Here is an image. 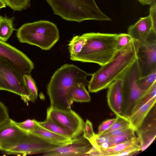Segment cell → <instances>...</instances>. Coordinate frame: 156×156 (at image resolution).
<instances>
[{
  "label": "cell",
  "instance_id": "1",
  "mask_svg": "<svg viewBox=\"0 0 156 156\" xmlns=\"http://www.w3.org/2000/svg\"><path fill=\"white\" fill-rule=\"evenodd\" d=\"M92 75L73 65L67 64L62 66L53 74L47 86L50 107L64 110L71 109L73 102L68 97L69 90L78 84L88 86L87 77Z\"/></svg>",
  "mask_w": 156,
  "mask_h": 156
},
{
  "label": "cell",
  "instance_id": "2",
  "mask_svg": "<svg viewBox=\"0 0 156 156\" xmlns=\"http://www.w3.org/2000/svg\"><path fill=\"white\" fill-rule=\"evenodd\" d=\"M139 44V41L133 39L117 51L110 61L92 74L88 85L89 92L96 93L107 88L113 81L119 79L136 60Z\"/></svg>",
  "mask_w": 156,
  "mask_h": 156
},
{
  "label": "cell",
  "instance_id": "3",
  "mask_svg": "<svg viewBox=\"0 0 156 156\" xmlns=\"http://www.w3.org/2000/svg\"><path fill=\"white\" fill-rule=\"evenodd\" d=\"M86 42L81 51L71 60L102 66L110 61L117 51V34L89 33L84 34Z\"/></svg>",
  "mask_w": 156,
  "mask_h": 156
},
{
  "label": "cell",
  "instance_id": "4",
  "mask_svg": "<svg viewBox=\"0 0 156 156\" xmlns=\"http://www.w3.org/2000/svg\"><path fill=\"white\" fill-rule=\"evenodd\" d=\"M54 13L67 21L80 22L94 20L110 21L94 0H46Z\"/></svg>",
  "mask_w": 156,
  "mask_h": 156
},
{
  "label": "cell",
  "instance_id": "5",
  "mask_svg": "<svg viewBox=\"0 0 156 156\" xmlns=\"http://www.w3.org/2000/svg\"><path fill=\"white\" fill-rule=\"evenodd\" d=\"M16 36L20 42L45 50H50L59 38L58 30L55 24L41 20L23 24L17 30Z\"/></svg>",
  "mask_w": 156,
  "mask_h": 156
},
{
  "label": "cell",
  "instance_id": "6",
  "mask_svg": "<svg viewBox=\"0 0 156 156\" xmlns=\"http://www.w3.org/2000/svg\"><path fill=\"white\" fill-rule=\"evenodd\" d=\"M140 77L139 69L136 59L119 79L123 82V99L122 114L129 117L139 99L147 90L141 89L137 84Z\"/></svg>",
  "mask_w": 156,
  "mask_h": 156
},
{
  "label": "cell",
  "instance_id": "7",
  "mask_svg": "<svg viewBox=\"0 0 156 156\" xmlns=\"http://www.w3.org/2000/svg\"><path fill=\"white\" fill-rule=\"evenodd\" d=\"M23 75L0 57V90L8 91L20 96L28 105L30 98L24 84Z\"/></svg>",
  "mask_w": 156,
  "mask_h": 156
},
{
  "label": "cell",
  "instance_id": "8",
  "mask_svg": "<svg viewBox=\"0 0 156 156\" xmlns=\"http://www.w3.org/2000/svg\"><path fill=\"white\" fill-rule=\"evenodd\" d=\"M136 59L140 77L156 71V32L153 30L146 40L139 42Z\"/></svg>",
  "mask_w": 156,
  "mask_h": 156
},
{
  "label": "cell",
  "instance_id": "9",
  "mask_svg": "<svg viewBox=\"0 0 156 156\" xmlns=\"http://www.w3.org/2000/svg\"><path fill=\"white\" fill-rule=\"evenodd\" d=\"M63 145L54 144L29 133H27L16 145L5 153L9 154L23 155L43 153Z\"/></svg>",
  "mask_w": 156,
  "mask_h": 156
},
{
  "label": "cell",
  "instance_id": "10",
  "mask_svg": "<svg viewBox=\"0 0 156 156\" xmlns=\"http://www.w3.org/2000/svg\"><path fill=\"white\" fill-rule=\"evenodd\" d=\"M46 115V120L72 131L76 137L83 133L85 122L80 116L71 109L64 110L50 107L47 109Z\"/></svg>",
  "mask_w": 156,
  "mask_h": 156
},
{
  "label": "cell",
  "instance_id": "11",
  "mask_svg": "<svg viewBox=\"0 0 156 156\" xmlns=\"http://www.w3.org/2000/svg\"><path fill=\"white\" fill-rule=\"evenodd\" d=\"M0 57L8 61L23 75L30 74L34 67L33 62L24 53L1 40Z\"/></svg>",
  "mask_w": 156,
  "mask_h": 156
},
{
  "label": "cell",
  "instance_id": "12",
  "mask_svg": "<svg viewBox=\"0 0 156 156\" xmlns=\"http://www.w3.org/2000/svg\"><path fill=\"white\" fill-rule=\"evenodd\" d=\"M92 146L89 142L82 136L73 139L71 142L55 149L44 152L45 156H87V153Z\"/></svg>",
  "mask_w": 156,
  "mask_h": 156
},
{
  "label": "cell",
  "instance_id": "13",
  "mask_svg": "<svg viewBox=\"0 0 156 156\" xmlns=\"http://www.w3.org/2000/svg\"><path fill=\"white\" fill-rule=\"evenodd\" d=\"M27 133L9 119L0 125V150L6 152L16 145Z\"/></svg>",
  "mask_w": 156,
  "mask_h": 156
},
{
  "label": "cell",
  "instance_id": "14",
  "mask_svg": "<svg viewBox=\"0 0 156 156\" xmlns=\"http://www.w3.org/2000/svg\"><path fill=\"white\" fill-rule=\"evenodd\" d=\"M108 88L107 96L109 107L115 115L122 114L123 99L122 80L119 79L114 81Z\"/></svg>",
  "mask_w": 156,
  "mask_h": 156
},
{
  "label": "cell",
  "instance_id": "15",
  "mask_svg": "<svg viewBox=\"0 0 156 156\" xmlns=\"http://www.w3.org/2000/svg\"><path fill=\"white\" fill-rule=\"evenodd\" d=\"M153 30L152 21L148 16L140 18L134 24L130 26L128 34L133 39L141 42L147 39Z\"/></svg>",
  "mask_w": 156,
  "mask_h": 156
},
{
  "label": "cell",
  "instance_id": "16",
  "mask_svg": "<svg viewBox=\"0 0 156 156\" xmlns=\"http://www.w3.org/2000/svg\"><path fill=\"white\" fill-rule=\"evenodd\" d=\"M140 144L137 137H135L125 142L106 148H99L98 150L93 147L87 153V156H122L127 150Z\"/></svg>",
  "mask_w": 156,
  "mask_h": 156
},
{
  "label": "cell",
  "instance_id": "17",
  "mask_svg": "<svg viewBox=\"0 0 156 156\" xmlns=\"http://www.w3.org/2000/svg\"><path fill=\"white\" fill-rule=\"evenodd\" d=\"M136 132L143 151L149 147L154 141L156 135L155 118L148 124L144 127H140Z\"/></svg>",
  "mask_w": 156,
  "mask_h": 156
},
{
  "label": "cell",
  "instance_id": "18",
  "mask_svg": "<svg viewBox=\"0 0 156 156\" xmlns=\"http://www.w3.org/2000/svg\"><path fill=\"white\" fill-rule=\"evenodd\" d=\"M156 101V96L128 117L130 124L135 131L142 125L146 117L155 105Z\"/></svg>",
  "mask_w": 156,
  "mask_h": 156
},
{
  "label": "cell",
  "instance_id": "19",
  "mask_svg": "<svg viewBox=\"0 0 156 156\" xmlns=\"http://www.w3.org/2000/svg\"><path fill=\"white\" fill-rule=\"evenodd\" d=\"M31 133L57 144H65L71 142L72 140L70 138L43 129L38 125L35 129Z\"/></svg>",
  "mask_w": 156,
  "mask_h": 156
},
{
  "label": "cell",
  "instance_id": "20",
  "mask_svg": "<svg viewBox=\"0 0 156 156\" xmlns=\"http://www.w3.org/2000/svg\"><path fill=\"white\" fill-rule=\"evenodd\" d=\"M84 84H77L72 87L68 93L69 99L72 101L87 102L90 101L91 98Z\"/></svg>",
  "mask_w": 156,
  "mask_h": 156
},
{
  "label": "cell",
  "instance_id": "21",
  "mask_svg": "<svg viewBox=\"0 0 156 156\" xmlns=\"http://www.w3.org/2000/svg\"><path fill=\"white\" fill-rule=\"evenodd\" d=\"M37 123L41 127L57 134L72 139L76 137L72 131L64 128L52 121L46 119L43 122L37 121Z\"/></svg>",
  "mask_w": 156,
  "mask_h": 156
},
{
  "label": "cell",
  "instance_id": "22",
  "mask_svg": "<svg viewBox=\"0 0 156 156\" xmlns=\"http://www.w3.org/2000/svg\"><path fill=\"white\" fill-rule=\"evenodd\" d=\"M13 18L2 16L0 21V40L6 41L12 34L14 29Z\"/></svg>",
  "mask_w": 156,
  "mask_h": 156
},
{
  "label": "cell",
  "instance_id": "23",
  "mask_svg": "<svg viewBox=\"0 0 156 156\" xmlns=\"http://www.w3.org/2000/svg\"><path fill=\"white\" fill-rule=\"evenodd\" d=\"M86 41V38L84 34L73 37L68 44L71 59L81 51Z\"/></svg>",
  "mask_w": 156,
  "mask_h": 156
},
{
  "label": "cell",
  "instance_id": "24",
  "mask_svg": "<svg viewBox=\"0 0 156 156\" xmlns=\"http://www.w3.org/2000/svg\"><path fill=\"white\" fill-rule=\"evenodd\" d=\"M156 96V82L139 99L134 107L131 115Z\"/></svg>",
  "mask_w": 156,
  "mask_h": 156
},
{
  "label": "cell",
  "instance_id": "25",
  "mask_svg": "<svg viewBox=\"0 0 156 156\" xmlns=\"http://www.w3.org/2000/svg\"><path fill=\"white\" fill-rule=\"evenodd\" d=\"M23 79L25 85L30 94V101L34 102L38 96L37 90L36 83L30 74H25Z\"/></svg>",
  "mask_w": 156,
  "mask_h": 156
},
{
  "label": "cell",
  "instance_id": "26",
  "mask_svg": "<svg viewBox=\"0 0 156 156\" xmlns=\"http://www.w3.org/2000/svg\"><path fill=\"white\" fill-rule=\"evenodd\" d=\"M156 82V71L150 74L140 77L137 80V84L142 90H146Z\"/></svg>",
  "mask_w": 156,
  "mask_h": 156
},
{
  "label": "cell",
  "instance_id": "27",
  "mask_svg": "<svg viewBox=\"0 0 156 156\" xmlns=\"http://www.w3.org/2000/svg\"><path fill=\"white\" fill-rule=\"evenodd\" d=\"M116 116V119L111 127L101 134L109 133L131 124L128 117L122 114L117 115Z\"/></svg>",
  "mask_w": 156,
  "mask_h": 156
},
{
  "label": "cell",
  "instance_id": "28",
  "mask_svg": "<svg viewBox=\"0 0 156 156\" xmlns=\"http://www.w3.org/2000/svg\"><path fill=\"white\" fill-rule=\"evenodd\" d=\"M12 121L17 127L27 133L32 132L38 126L35 119H28L21 122H17L12 119Z\"/></svg>",
  "mask_w": 156,
  "mask_h": 156
},
{
  "label": "cell",
  "instance_id": "29",
  "mask_svg": "<svg viewBox=\"0 0 156 156\" xmlns=\"http://www.w3.org/2000/svg\"><path fill=\"white\" fill-rule=\"evenodd\" d=\"M135 132L134 129L132 127L122 134L118 136L112 137V146L136 137Z\"/></svg>",
  "mask_w": 156,
  "mask_h": 156
},
{
  "label": "cell",
  "instance_id": "30",
  "mask_svg": "<svg viewBox=\"0 0 156 156\" xmlns=\"http://www.w3.org/2000/svg\"><path fill=\"white\" fill-rule=\"evenodd\" d=\"M6 5L15 11H21L29 6L30 0H2Z\"/></svg>",
  "mask_w": 156,
  "mask_h": 156
},
{
  "label": "cell",
  "instance_id": "31",
  "mask_svg": "<svg viewBox=\"0 0 156 156\" xmlns=\"http://www.w3.org/2000/svg\"><path fill=\"white\" fill-rule=\"evenodd\" d=\"M83 132V136L92 145L95 142L97 134L93 130L92 122L88 119L86 120L85 123Z\"/></svg>",
  "mask_w": 156,
  "mask_h": 156
},
{
  "label": "cell",
  "instance_id": "32",
  "mask_svg": "<svg viewBox=\"0 0 156 156\" xmlns=\"http://www.w3.org/2000/svg\"><path fill=\"white\" fill-rule=\"evenodd\" d=\"M133 39L128 34L121 33L117 34L115 43L117 51H119L128 44Z\"/></svg>",
  "mask_w": 156,
  "mask_h": 156
},
{
  "label": "cell",
  "instance_id": "33",
  "mask_svg": "<svg viewBox=\"0 0 156 156\" xmlns=\"http://www.w3.org/2000/svg\"><path fill=\"white\" fill-rule=\"evenodd\" d=\"M10 119L7 108L0 101V125L8 121Z\"/></svg>",
  "mask_w": 156,
  "mask_h": 156
},
{
  "label": "cell",
  "instance_id": "34",
  "mask_svg": "<svg viewBox=\"0 0 156 156\" xmlns=\"http://www.w3.org/2000/svg\"><path fill=\"white\" fill-rule=\"evenodd\" d=\"M116 118L107 119L103 122L98 127V135L101 134L108 129L115 121Z\"/></svg>",
  "mask_w": 156,
  "mask_h": 156
},
{
  "label": "cell",
  "instance_id": "35",
  "mask_svg": "<svg viewBox=\"0 0 156 156\" xmlns=\"http://www.w3.org/2000/svg\"><path fill=\"white\" fill-rule=\"evenodd\" d=\"M149 15L152 21L153 29L156 32V3L155 2L151 5L149 9Z\"/></svg>",
  "mask_w": 156,
  "mask_h": 156
},
{
  "label": "cell",
  "instance_id": "36",
  "mask_svg": "<svg viewBox=\"0 0 156 156\" xmlns=\"http://www.w3.org/2000/svg\"><path fill=\"white\" fill-rule=\"evenodd\" d=\"M132 127L131 124L129 125L118 129L104 134H105L112 137L118 136L122 134Z\"/></svg>",
  "mask_w": 156,
  "mask_h": 156
},
{
  "label": "cell",
  "instance_id": "37",
  "mask_svg": "<svg viewBox=\"0 0 156 156\" xmlns=\"http://www.w3.org/2000/svg\"><path fill=\"white\" fill-rule=\"evenodd\" d=\"M143 5H151L155 2V0H138Z\"/></svg>",
  "mask_w": 156,
  "mask_h": 156
},
{
  "label": "cell",
  "instance_id": "38",
  "mask_svg": "<svg viewBox=\"0 0 156 156\" xmlns=\"http://www.w3.org/2000/svg\"><path fill=\"white\" fill-rule=\"evenodd\" d=\"M6 5L2 0H0V9L5 7Z\"/></svg>",
  "mask_w": 156,
  "mask_h": 156
},
{
  "label": "cell",
  "instance_id": "39",
  "mask_svg": "<svg viewBox=\"0 0 156 156\" xmlns=\"http://www.w3.org/2000/svg\"><path fill=\"white\" fill-rule=\"evenodd\" d=\"M1 17H2V16H1L0 15V20H1Z\"/></svg>",
  "mask_w": 156,
  "mask_h": 156
}]
</instances>
